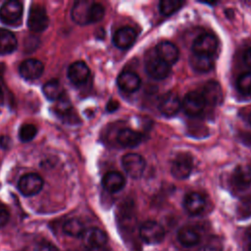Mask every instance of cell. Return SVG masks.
<instances>
[{"label": "cell", "instance_id": "obj_1", "mask_svg": "<svg viewBox=\"0 0 251 251\" xmlns=\"http://www.w3.org/2000/svg\"><path fill=\"white\" fill-rule=\"evenodd\" d=\"M48 25L49 18L45 8L37 4L31 5L27 17L28 28L33 32H42L47 28Z\"/></svg>", "mask_w": 251, "mask_h": 251}, {"label": "cell", "instance_id": "obj_2", "mask_svg": "<svg viewBox=\"0 0 251 251\" xmlns=\"http://www.w3.org/2000/svg\"><path fill=\"white\" fill-rule=\"evenodd\" d=\"M139 236L147 244H157L164 239L165 230L157 222L147 221L139 227Z\"/></svg>", "mask_w": 251, "mask_h": 251}, {"label": "cell", "instance_id": "obj_3", "mask_svg": "<svg viewBox=\"0 0 251 251\" xmlns=\"http://www.w3.org/2000/svg\"><path fill=\"white\" fill-rule=\"evenodd\" d=\"M23 10V4L20 1H7L0 8V20L5 25H18L22 20Z\"/></svg>", "mask_w": 251, "mask_h": 251}, {"label": "cell", "instance_id": "obj_4", "mask_svg": "<svg viewBox=\"0 0 251 251\" xmlns=\"http://www.w3.org/2000/svg\"><path fill=\"white\" fill-rule=\"evenodd\" d=\"M218 49V39L211 33H204L197 36L192 44L193 53L213 56Z\"/></svg>", "mask_w": 251, "mask_h": 251}, {"label": "cell", "instance_id": "obj_5", "mask_svg": "<svg viewBox=\"0 0 251 251\" xmlns=\"http://www.w3.org/2000/svg\"><path fill=\"white\" fill-rule=\"evenodd\" d=\"M43 186V179L36 174H26L23 176L18 183L20 192L25 196H32L37 194Z\"/></svg>", "mask_w": 251, "mask_h": 251}, {"label": "cell", "instance_id": "obj_6", "mask_svg": "<svg viewBox=\"0 0 251 251\" xmlns=\"http://www.w3.org/2000/svg\"><path fill=\"white\" fill-rule=\"evenodd\" d=\"M181 106L188 116L193 117L203 112L206 102L199 91H190L184 96Z\"/></svg>", "mask_w": 251, "mask_h": 251}, {"label": "cell", "instance_id": "obj_7", "mask_svg": "<svg viewBox=\"0 0 251 251\" xmlns=\"http://www.w3.org/2000/svg\"><path fill=\"white\" fill-rule=\"evenodd\" d=\"M193 168V162L190 155L186 153L178 154L172 163L171 173L177 179L186 178Z\"/></svg>", "mask_w": 251, "mask_h": 251}, {"label": "cell", "instance_id": "obj_8", "mask_svg": "<svg viewBox=\"0 0 251 251\" xmlns=\"http://www.w3.org/2000/svg\"><path fill=\"white\" fill-rule=\"evenodd\" d=\"M122 164L129 176L138 178L143 175L145 169V161L140 155L136 153L126 154L123 157Z\"/></svg>", "mask_w": 251, "mask_h": 251}, {"label": "cell", "instance_id": "obj_9", "mask_svg": "<svg viewBox=\"0 0 251 251\" xmlns=\"http://www.w3.org/2000/svg\"><path fill=\"white\" fill-rule=\"evenodd\" d=\"M147 74L154 79H164L171 73V66L162 61L156 55L149 58L145 64Z\"/></svg>", "mask_w": 251, "mask_h": 251}, {"label": "cell", "instance_id": "obj_10", "mask_svg": "<svg viewBox=\"0 0 251 251\" xmlns=\"http://www.w3.org/2000/svg\"><path fill=\"white\" fill-rule=\"evenodd\" d=\"M55 113L69 124H76L79 121L69 97L65 93L57 100L55 105Z\"/></svg>", "mask_w": 251, "mask_h": 251}, {"label": "cell", "instance_id": "obj_11", "mask_svg": "<svg viewBox=\"0 0 251 251\" xmlns=\"http://www.w3.org/2000/svg\"><path fill=\"white\" fill-rule=\"evenodd\" d=\"M180 107L181 102L178 96L174 92H167L164 94L158 103L159 111L166 117L175 116L179 111Z\"/></svg>", "mask_w": 251, "mask_h": 251}, {"label": "cell", "instance_id": "obj_12", "mask_svg": "<svg viewBox=\"0 0 251 251\" xmlns=\"http://www.w3.org/2000/svg\"><path fill=\"white\" fill-rule=\"evenodd\" d=\"M44 71V66L41 61L37 59H26L20 65V75L28 80H33L41 76Z\"/></svg>", "mask_w": 251, "mask_h": 251}, {"label": "cell", "instance_id": "obj_13", "mask_svg": "<svg viewBox=\"0 0 251 251\" xmlns=\"http://www.w3.org/2000/svg\"><path fill=\"white\" fill-rule=\"evenodd\" d=\"M90 71L87 65L82 61H76L70 65L68 69V77L75 85L83 84L89 77Z\"/></svg>", "mask_w": 251, "mask_h": 251}, {"label": "cell", "instance_id": "obj_14", "mask_svg": "<svg viewBox=\"0 0 251 251\" xmlns=\"http://www.w3.org/2000/svg\"><path fill=\"white\" fill-rule=\"evenodd\" d=\"M206 102V104L211 106H217L223 101V90L221 85L214 80L206 82L200 92Z\"/></svg>", "mask_w": 251, "mask_h": 251}, {"label": "cell", "instance_id": "obj_15", "mask_svg": "<svg viewBox=\"0 0 251 251\" xmlns=\"http://www.w3.org/2000/svg\"><path fill=\"white\" fill-rule=\"evenodd\" d=\"M156 56L171 66L178 60L179 52L174 43L162 41L156 46Z\"/></svg>", "mask_w": 251, "mask_h": 251}, {"label": "cell", "instance_id": "obj_16", "mask_svg": "<svg viewBox=\"0 0 251 251\" xmlns=\"http://www.w3.org/2000/svg\"><path fill=\"white\" fill-rule=\"evenodd\" d=\"M183 207L192 216L201 214L206 207L205 197L198 192H189L183 200Z\"/></svg>", "mask_w": 251, "mask_h": 251}, {"label": "cell", "instance_id": "obj_17", "mask_svg": "<svg viewBox=\"0 0 251 251\" xmlns=\"http://www.w3.org/2000/svg\"><path fill=\"white\" fill-rule=\"evenodd\" d=\"M81 238L87 248L103 247L107 243L106 233L98 227L85 228Z\"/></svg>", "mask_w": 251, "mask_h": 251}, {"label": "cell", "instance_id": "obj_18", "mask_svg": "<svg viewBox=\"0 0 251 251\" xmlns=\"http://www.w3.org/2000/svg\"><path fill=\"white\" fill-rule=\"evenodd\" d=\"M136 35L137 34L134 28L130 26H123L115 32L113 36V42L116 47L120 49H126L134 43Z\"/></svg>", "mask_w": 251, "mask_h": 251}, {"label": "cell", "instance_id": "obj_19", "mask_svg": "<svg viewBox=\"0 0 251 251\" xmlns=\"http://www.w3.org/2000/svg\"><path fill=\"white\" fill-rule=\"evenodd\" d=\"M93 2L81 0L76 1L72 9V19L77 25L90 24V8Z\"/></svg>", "mask_w": 251, "mask_h": 251}, {"label": "cell", "instance_id": "obj_20", "mask_svg": "<svg viewBox=\"0 0 251 251\" xmlns=\"http://www.w3.org/2000/svg\"><path fill=\"white\" fill-rule=\"evenodd\" d=\"M117 82L123 91L131 93L139 88L141 80L135 73L130 71H124L119 75Z\"/></svg>", "mask_w": 251, "mask_h": 251}, {"label": "cell", "instance_id": "obj_21", "mask_svg": "<svg viewBox=\"0 0 251 251\" xmlns=\"http://www.w3.org/2000/svg\"><path fill=\"white\" fill-rule=\"evenodd\" d=\"M232 182L238 189H246L251 186V166L239 165L232 174Z\"/></svg>", "mask_w": 251, "mask_h": 251}, {"label": "cell", "instance_id": "obj_22", "mask_svg": "<svg viewBox=\"0 0 251 251\" xmlns=\"http://www.w3.org/2000/svg\"><path fill=\"white\" fill-rule=\"evenodd\" d=\"M125 183H126L125 177L119 172H109L103 176V179H102L103 187L111 193L118 192L121 189H123V187L125 186Z\"/></svg>", "mask_w": 251, "mask_h": 251}, {"label": "cell", "instance_id": "obj_23", "mask_svg": "<svg viewBox=\"0 0 251 251\" xmlns=\"http://www.w3.org/2000/svg\"><path fill=\"white\" fill-rule=\"evenodd\" d=\"M189 63L191 68L199 73H206L213 69L214 59L213 56H207L202 54L192 53L189 57Z\"/></svg>", "mask_w": 251, "mask_h": 251}, {"label": "cell", "instance_id": "obj_24", "mask_svg": "<svg viewBox=\"0 0 251 251\" xmlns=\"http://www.w3.org/2000/svg\"><path fill=\"white\" fill-rule=\"evenodd\" d=\"M141 140V134L131 128H123L117 134L118 143L125 147H134L138 145Z\"/></svg>", "mask_w": 251, "mask_h": 251}, {"label": "cell", "instance_id": "obj_25", "mask_svg": "<svg viewBox=\"0 0 251 251\" xmlns=\"http://www.w3.org/2000/svg\"><path fill=\"white\" fill-rule=\"evenodd\" d=\"M177 239L184 247H192L200 242L198 231L191 226H183L177 232Z\"/></svg>", "mask_w": 251, "mask_h": 251}, {"label": "cell", "instance_id": "obj_26", "mask_svg": "<svg viewBox=\"0 0 251 251\" xmlns=\"http://www.w3.org/2000/svg\"><path fill=\"white\" fill-rule=\"evenodd\" d=\"M17 38L14 33L8 29L0 28V54H9L17 48Z\"/></svg>", "mask_w": 251, "mask_h": 251}, {"label": "cell", "instance_id": "obj_27", "mask_svg": "<svg viewBox=\"0 0 251 251\" xmlns=\"http://www.w3.org/2000/svg\"><path fill=\"white\" fill-rule=\"evenodd\" d=\"M42 91L45 97L51 101H57L65 93L63 86L57 79H52L47 81L43 85Z\"/></svg>", "mask_w": 251, "mask_h": 251}, {"label": "cell", "instance_id": "obj_28", "mask_svg": "<svg viewBox=\"0 0 251 251\" xmlns=\"http://www.w3.org/2000/svg\"><path fill=\"white\" fill-rule=\"evenodd\" d=\"M63 230L66 234L73 236V237H81L83 234L85 227L82 222L78 219L73 218L67 220L63 225Z\"/></svg>", "mask_w": 251, "mask_h": 251}, {"label": "cell", "instance_id": "obj_29", "mask_svg": "<svg viewBox=\"0 0 251 251\" xmlns=\"http://www.w3.org/2000/svg\"><path fill=\"white\" fill-rule=\"evenodd\" d=\"M183 5L182 1L179 0H163L159 3L160 13L164 16H171L176 12Z\"/></svg>", "mask_w": 251, "mask_h": 251}, {"label": "cell", "instance_id": "obj_30", "mask_svg": "<svg viewBox=\"0 0 251 251\" xmlns=\"http://www.w3.org/2000/svg\"><path fill=\"white\" fill-rule=\"evenodd\" d=\"M37 133V128L34 125L25 124L19 129V137L23 142L31 141Z\"/></svg>", "mask_w": 251, "mask_h": 251}, {"label": "cell", "instance_id": "obj_31", "mask_svg": "<svg viewBox=\"0 0 251 251\" xmlns=\"http://www.w3.org/2000/svg\"><path fill=\"white\" fill-rule=\"evenodd\" d=\"M238 90L243 94H251V73H244L240 75L236 82Z\"/></svg>", "mask_w": 251, "mask_h": 251}, {"label": "cell", "instance_id": "obj_32", "mask_svg": "<svg viewBox=\"0 0 251 251\" xmlns=\"http://www.w3.org/2000/svg\"><path fill=\"white\" fill-rule=\"evenodd\" d=\"M105 15V8L100 3L93 2L90 8V24L99 22Z\"/></svg>", "mask_w": 251, "mask_h": 251}, {"label": "cell", "instance_id": "obj_33", "mask_svg": "<svg viewBox=\"0 0 251 251\" xmlns=\"http://www.w3.org/2000/svg\"><path fill=\"white\" fill-rule=\"evenodd\" d=\"M198 251H223V243L219 238L212 237L204 243Z\"/></svg>", "mask_w": 251, "mask_h": 251}, {"label": "cell", "instance_id": "obj_34", "mask_svg": "<svg viewBox=\"0 0 251 251\" xmlns=\"http://www.w3.org/2000/svg\"><path fill=\"white\" fill-rule=\"evenodd\" d=\"M9 211L7 207L0 202V227L4 226L9 221Z\"/></svg>", "mask_w": 251, "mask_h": 251}, {"label": "cell", "instance_id": "obj_35", "mask_svg": "<svg viewBox=\"0 0 251 251\" xmlns=\"http://www.w3.org/2000/svg\"><path fill=\"white\" fill-rule=\"evenodd\" d=\"M239 135L243 142H245L248 145H251V126L250 125H248L247 127H245L243 130H241Z\"/></svg>", "mask_w": 251, "mask_h": 251}, {"label": "cell", "instance_id": "obj_36", "mask_svg": "<svg viewBox=\"0 0 251 251\" xmlns=\"http://www.w3.org/2000/svg\"><path fill=\"white\" fill-rule=\"evenodd\" d=\"M35 251H59V249L50 242H41L37 245Z\"/></svg>", "mask_w": 251, "mask_h": 251}, {"label": "cell", "instance_id": "obj_37", "mask_svg": "<svg viewBox=\"0 0 251 251\" xmlns=\"http://www.w3.org/2000/svg\"><path fill=\"white\" fill-rule=\"evenodd\" d=\"M243 60L245 65L251 69V47H249L248 49L245 50L244 54H243Z\"/></svg>", "mask_w": 251, "mask_h": 251}, {"label": "cell", "instance_id": "obj_38", "mask_svg": "<svg viewBox=\"0 0 251 251\" xmlns=\"http://www.w3.org/2000/svg\"><path fill=\"white\" fill-rule=\"evenodd\" d=\"M11 144V138L8 137L7 135H2L0 136V146L4 149H8Z\"/></svg>", "mask_w": 251, "mask_h": 251}, {"label": "cell", "instance_id": "obj_39", "mask_svg": "<svg viewBox=\"0 0 251 251\" xmlns=\"http://www.w3.org/2000/svg\"><path fill=\"white\" fill-rule=\"evenodd\" d=\"M118 107H119V103L117 102V101H115V100H110L109 102H108V104H107V111L108 112H114V111H116L117 109H118Z\"/></svg>", "mask_w": 251, "mask_h": 251}, {"label": "cell", "instance_id": "obj_40", "mask_svg": "<svg viewBox=\"0 0 251 251\" xmlns=\"http://www.w3.org/2000/svg\"><path fill=\"white\" fill-rule=\"evenodd\" d=\"M87 251H109L106 247H96V248H88Z\"/></svg>", "mask_w": 251, "mask_h": 251}, {"label": "cell", "instance_id": "obj_41", "mask_svg": "<svg viewBox=\"0 0 251 251\" xmlns=\"http://www.w3.org/2000/svg\"><path fill=\"white\" fill-rule=\"evenodd\" d=\"M246 119H247V123H248V125H250V126H251V111H249V112H248V114H247V116H246Z\"/></svg>", "mask_w": 251, "mask_h": 251}, {"label": "cell", "instance_id": "obj_42", "mask_svg": "<svg viewBox=\"0 0 251 251\" xmlns=\"http://www.w3.org/2000/svg\"><path fill=\"white\" fill-rule=\"evenodd\" d=\"M247 235H248V237L251 239V226L247 229Z\"/></svg>", "mask_w": 251, "mask_h": 251}, {"label": "cell", "instance_id": "obj_43", "mask_svg": "<svg viewBox=\"0 0 251 251\" xmlns=\"http://www.w3.org/2000/svg\"><path fill=\"white\" fill-rule=\"evenodd\" d=\"M2 96V88H1V85H0V97Z\"/></svg>", "mask_w": 251, "mask_h": 251}, {"label": "cell", "instance_id": "obj_44", "mask_svg": "<svg viewBox=\"0 0 251 251\" xmlns=\"http://www.w3.org/2000/svg\"><path fill=\"white\" fill-rule=\"evenodd\" d=\"M249 251H251V244L249 245Z\"/></svg>", "mask_w": 251, "mask_h": 251}]
</instances>
